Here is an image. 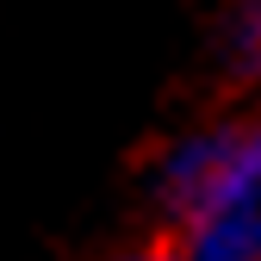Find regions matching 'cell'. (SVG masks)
Segmentation results:
<instances>
[{
  "mask_svg": "<svg viewBox=\"0 0 261 261\" xmlns=\"http://www.w3.org/2000/svg\"><path fill=\"white\" fill-rule=\"evenodd\" d=\"M168 199L180 212V243L199 230L261 224V124L199 137L168 174Z\"/></svg>",
  "mask_w": 261,
  "mask_h": 261,
  "instance_id": "6da1fadb",
  "label": "cell"
},
{
  "mask_svg": "<svg viewBox=\"0 0 261 261\" xmlns=\"http://www.w3.org/2000/svg\"><path fill=\"white\" fill-rule=\"evenodd\" d=\"M243 44H249V62L261 69V0H255V19H249V38H243Z\"/></svg>",
  "mask_w": 261,
  "mask_h": 261,
  "instance_id": "7a4b0ae2",
  "label": "cell"
},
{
  "mask_svg": "<svg viewBox=\"0 0 261 261\" xmlns=\"http://www.w3.org/2000/svg\"><path fill=\"white\" fill-rule=\"evenodd\" d=\"M124 261H180V255H168V249H149V255H124Z\"/></svg>",
  "mask_w": 261,
  "mask_h": 261,
  "instance_id": "3957f363",
  "label": "cell"
}]
</instances>
